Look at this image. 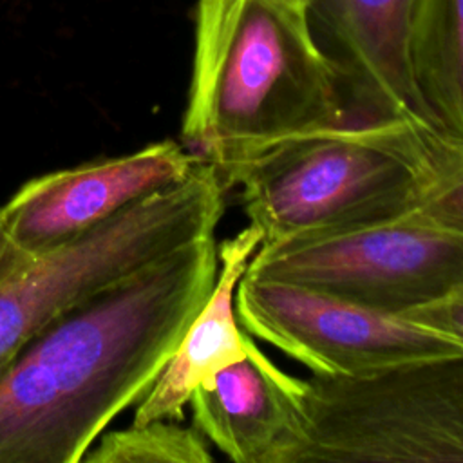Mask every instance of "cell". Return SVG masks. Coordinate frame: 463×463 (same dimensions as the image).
Here are the masks:
<instances>
[{"instance_id": "cell-1", "label": "cell", "mask_w": 463, "mask_h": 463, "mask_svg": "<svg viewBox=\"0 0 463 463\" xmlns=\"http://www.w3.org/2000/svg\"><path fill=\"white\" fill-rule=\"evenodd\" d=\"M213 235L78 304L0 376V463H78L148 392L219 273Z\"/></svg>"}, {"instance_id": "cell-2", "label": "cell", "mask_w": 463, "mask_h": 463, "mask_svg": "<svg viewBox=\"0 0 463 463\" xmlns=\"http://www.w3.org/2000/svg\"><path fill=\"white\" fill-rule=\"evenodd\" d=\"M351 118L304 11L282 0H197L181 137L224 186L266 148Z\"/></svg>"}, {"instance_id": "cell-3", "label": "cell", "mask_w": 463, "mask_h": 463, "mask_svg": "<svg viewBox=\"0 0 463 463\" xmlns=\"http://www.w3.org/2000/svg\"><path fill=\"white\" fill-rule=\"evenodd\" d=\"M402 119H347L284 139L226 179L262 242L409 213L447 145Z\"/></svg>"}, {"instance_id": "cell-4", "label": "cell", "mask_w": 463, "mask_h": 463, "mask_svg": "<svg viewBox=\"0 0 463 463\" xmlns=\"http://www.w3.org/2000/svg\"><path fill=\"white\" fill-rule=\"evenodd\" d=\"M226 186L199 161L96 228L31 257L0 280V376L11 360L61 315L157 259L213 235Z\"/></svg>"}, {"instance_id": "cell-5", "label": "cell", "mask_w": 463, "mask_h": 463, "mask_svg": "<svg viewBox=\"0 0 463 463\" xmlns=\"http://www.w3.org/2000/svg\"><path fill=\"white\" fill-rule=\"evenodd\" d=\"M300 411L286 463L463 461V353L353 378L311 374Z\"/></svg>"}, {"instance_id": "cell-6", "label": "cell", "mask_w": 463, "mask_h": 463, "mask_svg": "<svg viewBox=\"0 0 463 463\" xmlns=\"http://www.w3.org/2000/svg\"><path fill=\"white\" fill-rule=\"evenodd\" d=\"M246 275L300 284L402 317L463 286V233L409 212L260 244Z\"/></svg>"}, {"instance_id": "cell-7", "label": "cell", "mask_w": 463, "mask_h": 463, "mask_svg": "<svg viewBox=\"0 0 463 463\" xmlns=\"http://www.w3.org/2000/svg\"><path fill=\"white\" fill-rule=\"evenodd\" d=\"M235 309L250 335L298 360L315 376L353 378L463 353L445 335L403 317L275 279L244 273Z\"/></svg>"}, {"instance_id": "cell-8", "label": "cell", "mask_w": 463, "mask_h": 463, "mask_svg": "<svg viewBox=\"0 0 463 463\" xmlns=\"http://www.w3.org/2000/svg\"><path fill=\"white\" fill-rule=\"evenodd\" d=\"M199 161L183 143L165 139L33 177L0 208L16 246L34 257L184 179Z\"/></svg>"}, {"instance_id": "cell-9", "label": "cell", "mask_w": 463, "mask_h": 463, "mask_svg": "<svg viewBox=\"0 0 463 463\" xmlns=\"http://www.w3.org/2000/svg\"><path fill=\"white\" fill-rule=\"evenodd\" d=\"M418 0H307L309 33L338 74L351 114L439 134L420 96L411 45Z\"/></svg>"}, {"instance_id": "cell-10", "label": "cell", "mask_w": 463, "mask_h": 463, "mask_svg": "<svg viewBox=\"0 0 463 463\" xmlns=\"http://www.w3.org/2000/svg\"><path fill=\"white\" fill-rule=\"evenodd\" d=\"M188 405L199 434L235 463H286L300 438V378L255 344L197 387Z\"/></svg>"}, {"instance_id": "cell-11", "label": "cell", "mask_w": 463, "mask_h": 463, "mask_svg": "<svg viewBox=\"0 0 463 463\" xmlns=\"http://www.w3.org/2000/svg\"><path fill=\"white\" fill-rule=\"evenodd\" d=\"M260 242L259 230L248 224L217 246L219 273L215 286L154 385L137 402L132 423L181 421L197 387L248 354L253 340L239 327L235 291Z\"/></svg>"}, {"instance_id": "cell-12", "label": "cell", "mask_w": 463, "mask_h": 463, "mask_svg": "<svg viewBox=\"0 0 463 463\" xmlns=\"http://www.w3.org/2000/svg\"><path fill=\"white\" fill-rule=\"evenodd\" d=\"M411 58L436 130L463 145V0H418Z\"/></svg>"}, {"instance_id": "cell-13", "label": "cell", "mask_w": 463, "mask_h": 463, "mask_svg": "<svg viewBox=\"0 0 463 463\" xmlns=\"http://www.w3.org/2000/svg\"><path fill=\"white\" fill-rule=\"evenodd\" d=\"M212 454L199 430L177 420L132 423L103 432L83 454L85 463H208Z\"/></svg>"}, {"instance_id": "cell-14", "label": "cell", "mask_w": 463, "mask_h": 463, "mask_svg": "<svg viewBox=\"0 0 463 463\" xmlns=\"http://www.w3.org/2000/svg\"><path fill=\"white\" fill-rule=\"evenodd\" d=\"M411 213L438 228L463 233V145L447 141Z\"/></svg>"}, {"instance_id": "cell-15", "label": "cell", "mask_w": 463, "mask_h": 463, "mask_svg": "<svg viewBox=\"0 0 463 463\" xmlns=\"http://www.w3.org/2000/svg\"><path fill=\"white\" fill-rule=\"evenodd\" d=\"M402 317L420 326L430 327L463 347V286L447 297L432 304L411 309Z\"/></svg>"}, {"instance_id": "cell-16", "label": "cell", "mask_w": 463, "mask_h": 463, "mask_svg": "<svg viewBox=\"0 0 463 463\" xmlns=\"http://www.w3.org/2000/svg\"><path fill=\"white\" fill-rule=\"evenodd\" d=\"M29 259L31 257L24 253L13 241L0 208V280L20 269Z\"/></svg>"}, {"instance_id": "cell-17", "label": "cell", "mask_w": 463, "mask_h": 463, "mask_svg": "<svg viewBox=\"0 0 463 463\" xmlns=\"http://www.w3.org/2000/svg\"><path fill=\"white\" fill-rule=\"evenodd\" d=\"M282 2H286V4H289V5H293V7L300 9V11H304V5H306L307 0H282Z\"/></svg>"}]
</instances>
